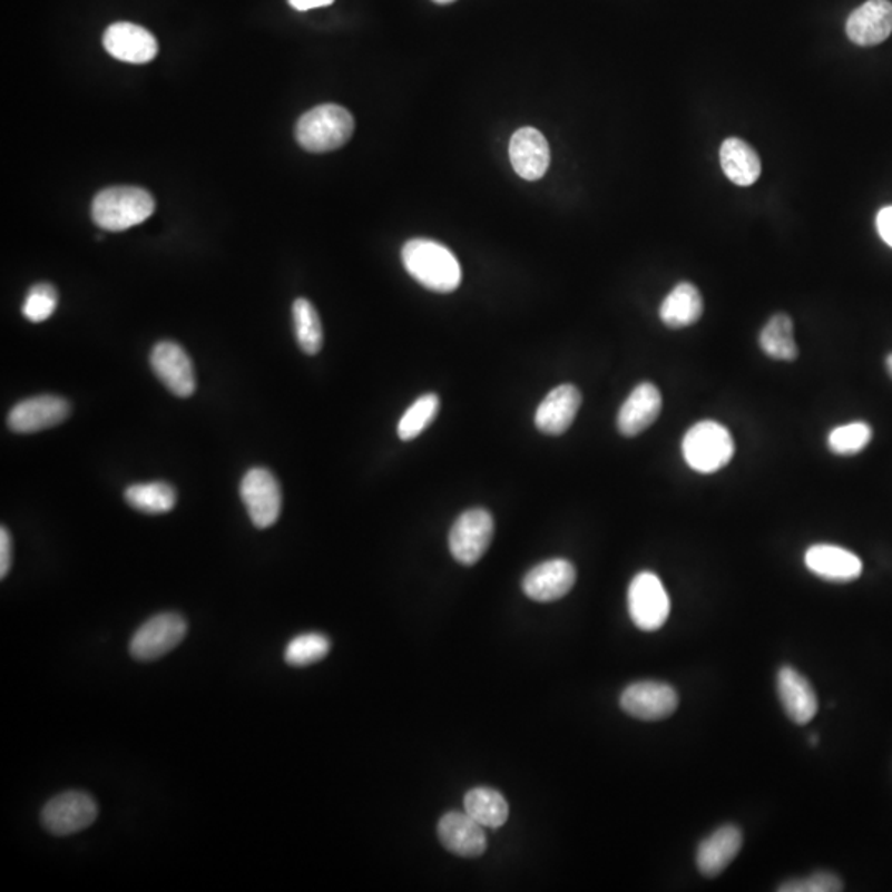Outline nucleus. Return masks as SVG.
Instances as JSON below:
<instances>
[{
  "label": "nucleus",
  "mask_w": 892,
  "mask_h": 892,
  "mask_svg": "<svg viewBox=\"0 0 892 892\" xmlns=\"http://www.w3.org/2000/svg\"><path fill=\"white\" fill-rule=\"evenodd\" d=\"M886 364H888V371H890V374L892 375V354L888 355Z\"/></svg>",
  "instance_id": "37"
},
{
  "label": "nucleus",
  "mask_w": 892,
  "mask_h": 892,
  "mask_svg": "<svg viewBox=\"0 0 892 892\" xmlns=\"http://www.w3.org/2000/svg\"><path fill=\"white\" fill-rule=\"evenodd\" d=\"M663 399L658 388L651 382L637 385L627 396L617 416V427L621 435L637 437L658 419L661 413Z\"/></svg>",
  "instance_id": "20"
},
{
  "label": "nucleus",
  "mask_w": 892,
  "mask_h": 892,
  "mask_svg": "<svg viewBox=\"0 0 892 892\" xmlns=\"http://www.w3.org/2000/svg\"><path fill=\"white\" fill-rule=\"evenodd\" d=\"M678 704L676 689L659 682L634 683L620 696L621 709L640 721L666 719L675 714Z\"/></svg>",
  "instance_id": "10"
},
{
  "label": "nucleus",
  "mask_w": 892,
  "mask_h": 892,
  "mask_svg": "<svg viewBox=\"0 0 892 892\" xmlns=\"http://www.w3.org/2000/svg\"><path fill=\"white\" fill-rule=\"evenodd\" d=\"M672 610L668 592L658 576L640 572L628 587V611L641 631H656L666 624Z\"/></svg>",
  "instance_id": "6"
},
{
  "label": "nucleus",
  "mask_w": 892,
  "mask_h": 892,
  "mask_svg": "<svg viewBox=\"0 0 892 892\" xmlns=\"http://www.w3.org/2000/svg\"><path fill=\"white\" fill-rule=\"evenodd\" d=\"M484 826L467 812H450L439 823V839L450 853L461 857H478L487 851Z\"/></svg>",
  "instance_id": "19"
},
{
  "label": "nucleus",
  "mask_w": 892,
  "mask_h": 892,
  "mask_svg": "<svg viewBox=\"0 0 892 892\" xmlns=\"http://www.w3.org/2000/svg\"><path fill=\"white\" fill-rule=\"evenodd\" d=\"M873 440V430L868 423L853 422L832 430L829 435V448L840 457L860 453Z\"/></svg>",
  "instance_id": "31"
},
{
  "label": "nucleus",
  "mask_w": 892,
  "mask_h": 892,
  "mask_svg": "<svg viewBox=\"0 0 892 892\" xmlns=\"http://www.w3.org/2000/svg\"><path fill=\"white\" fill-rule=\"evenodd\" d=\"M810 572L829 582H853L863 574V562L856 553L833 545H816L805 552Z\"/></svg>",
  "instance_id": "18"
},
{
  "label": "nucleus",
  "mask_w": 892,
  "mask_h": 892,
  "mask_svg": "<svg viewBox=\"0 0 892 892\" xmlns=\"http://www.w3.org/2000/svg\"><path fill=\"white\" fill-rule=\"evenodd\" d=\"M186 635L187 621L180 615H156L136 631L129 644V651L138 661H154L173 651Z\"/></svg>",
  "instance_id": "9"
},
{
  "label": "nucleus",
  "mask_w": 892,
  "mask_h": 892,
  "mask_svg": "<svg viewBox=\"0 0 892 892\" xmlns=\"http://www.w3.org/2000/svg\"><path fill=\"white\" fill-rule=\"evenodd\" d=\"M876 227L880 237L892 248V205L881 208L876 217Z\"/></svg>",
  "instance_id": "35"
},
{
  "label": "nucleus",
  "mask_w": 892,
  "mask_h": 892,
  "mask_svg": "<svg viewBox=\"0 0 892 892\" xmlns=\"http://www.w3.org/2000/svg\"><path fill=\"white\" fill-rule=\"evenodd\" d=\"M440 409V399L437 394H425L416 399L400 419L396 433L403 442L416 439L430 423L435 420Z\"/></svg>",
  "instance_id": "29"
},
{
  "label": "nucleus",
  "mask_w": 892,
  "mask_h": 892,
  "mask_svg": "<svg viewBox=\"0 0 892 892\" xmlns=\"http://www.w3.org/2000/svg\"><path fill=\"white\" fill-rule=\"evenodd\" d=\"M493 536L494 519L491 512L483 508L468 509L451 526L448 538L451 556L461 566H474L487 553Z\"/></svg>",
  "instance_id": "5"
},
{
  "label": "nucleus",
  "mask_w": 892,
  "mask_h": 892,
  "mask_svg": "<svg viewBox=\"0 0 892 892\" xmlns=\"http://www.w3.org/2000/svg\"><path fill=\"white\" fill-rule=\"evenodd\" d=\"M12 567V538L7 528L0 529V577H6Z\"/></svg>",
  "instance_id": "34"
},
{
  "label": "nucleus",
  "mask_w": 892,
  "mask_h": 892,
  "mask_svg": "<svg viewBox=\"0 0 892 892\" xmlns=\"http://www.w3.org/2000/svg\"><path fill=\"white\" fill-rule=\"evenodd\" d=\"M777 692L788 719L805 726L819 710V697L805 676L792 666H784L777 675Z\"/></svg>",
  "instance_id": "21"
},
{
  "label": "nucleus",
  "mask_w": 892,
  "mask_h": 892,
  "mask_svg": "<svg viewBox=\"0 0 892 892\" xmlns=\"http://www.w3.org/2000/svg\"><path fill=\"white\" fill-rule=\"evenodd\" d=\"M509 159L522 179H542L550 164L549 143L536 128L518 129L509 143Z\"/></svg>",
  "instance_id": "16"
},
{
  "label": "nucleus",
  "mask_w": 892,
  "mask_h": 892,
  "mask_svg": "<svg viewBox=\"0 0 892 892\" xmlns=\"http://www.w3.org/2000/svg\"><path fill=\"white\" fill-rule=\"evenodd\" d=\"M433 2H437V3H450V2H453V0H433Z\"/></svg>",
  "instance_id": "39"
},
{
  "label": "nucleus",
  "mask_w": 892,
  "mask_h": 892,
  "mask_svg": "<svg viewBox=\"0 0 892 892\" xmlns=\"http://www.w3.org/2000/svg\"><path fill=\"white\" fill-rule=\"evenodd\" d=\"M721 166L731 183L741 187L757 183L762 173L761 157L744 139L729 138L721 146Z\"/></svg>",
  "instance_id": "23"
},
{
  "label": "nucleus",
  "mask_w": 892,
  "mask_h": 892,
  "mask_svg": "<svg viewBox=\"0 0 892 892\" xmlns=\"http://www.w3.org/2000/svg\"><path fill=\"white\" fill-rule=\"evenodd\" d=\"M354 133V118L340 105H321L304 112L296 122V141L310 153L343 148Z\"/></svg>",
  "instance_id": "3"
},
{
  "label": "nucleus",
  "mask_w": 892,
  "mask_h": 892,
  "mask_svg": "<svg viewBox=\"0 0 892 892\" xmlns=\"http://www.w3.org/2000/svg\"><path fill=\"white\" fill-rule=\"evenodd\" d=\"M810 743H812V745H816V743H819V736H816V734H812V736H810Z\"/></svg>",
  "instance_id": "38"
},
{
  "label": "nucleus",
  "mask_w": 892,
  "mask_h": 892,
  "mask_svg": "<svg viewBox=\"0 0 892 892\" xmlns=\"http://www.w3.org/2000/svg\"><path fill=\"white\" fill-rule=\"evenodd\" d=\"M71 405L58 395L22 400L9 413V427L16 433H37L60 425L70 415Z\"/></svg>",
  "instance_id": "11"
},
{
  "label": "nucleus",
  "mask_w": 892,
  "mask_h": 892,
  "mask_svg": "<svg viewBox=\"0 0 892 892\" xmlns=\"http://www.w3.org/2000/svg\"><path fill=\"white\" fill-rule=\"evenodd\" d=\"M331 649V641L321 634L297 635L286 646L285 659L288 665L310 666L326 658Z\"/></svg>",
  "instance_id": "30"
},
{
  "label": "nucleus",
  "mask_w": 892,
  "mask_h": 892,
  "mask_svg": "<svg viewBox=\"0 0 892 892\" xmlns=\"http://www.w3.org/2000/svg\"><path fill=\"white\" fill-rule=\"evenodd\" d=\"M682 450L692 470L710 474L731 463L736 447L726 427L714 420H704L686 432Z\"/></svg>",
  "instance_id": "4"
},
{
  "label": "nucleus",
  "mask_w": 892,
  "mask_h": 892,
  "mask_svg": "<svg viewBox=\"0 0 892 892\" xmlns=\"http://www.w3.org/2000/svg\"><path fill=\"white\" fill-rule=\"evenodd\" d=\"M402 263L409 275L430 292L451 293L460 286V262L439 242L425 238L406 242Z\"/></svg>",
  "instance_id": "1"
},
{
  "label": "nucleus",
  "mask_w": 892,
  "mask_h": 892,
  "mask_svg": "<svg viewBox=\"0 0 892 892\" xmlns=\"http://www.w3.org/2000/svg\"><path fill=\"white\" fill-rule=\"evenodd\" d=\"M758 344H761L762 351L775 361H795L798 357V346L793 340L791 316L785 313L774 314L761 331Z\"/></svg>",
  "instance_id": "26"
},
{
  "label": "nucleus",
  "mask_w": 892,
  "mask_h": 892,
  "mask_svg": "<svg viewBox=\"0 0 892 892\" xmlns=\"http://www.w3.org/2000/svg\"><path fill=\"white\" fill-rule=\"evenodd\" d=\"M125 499L136 511L145 514H164L176 506L177 493L169 483L154 481V483L131 484L125 491Z\"/></svg>",
  "instance_id": "27"
},
{
  "label": "nucleus",
  "mask_w": 892,
  "mask_h": 892,
  "mask_svg": "<svg viewBox=\"0 0 892 892\" xmlns=\"http://www.w3.org/2000/svg\"><path fill=\"white\" fill-rule=\"evenodd\" d=\"M582 405V394L572 384L553 389L536 410V427L545 435H562L572 425Z\"/></svg>",
  "instance_id": "17"
},
{
  "label": "nucleus",
  "mask_w": 892,
  "mask_h": 892,
  "mask_svg": "<svg viewBox=\"0 0 892 892\" xmlns=\"http://www.w3.org/2000/svg\"><path fill=\"white\" fill-rule=\"evenodd\" d=\"M150 365L160 382L177 396L196 392V371L189 354L179 344L163 341L150 352Z\"/></svg>",
  "instance_id": "12"
},
{
  "label": "nucleus",
  "mask_w": 892,
  "mask_h": 892,
  "mask_svg": "<svg viewBox=\"0 0 892 892\" xmlns=\"http://www.w3.org/2000/svg\"><path fill=\"white\" fill-rule=\"evenodd\" d=\"M241 496L255 528L266 529L278 521L283 494L272 471L266 468L249 470L242 480Z\"/></svg>",
  "instance_id": "7"
},
{
  "label": "nucleus",
  "mask_w": 892,
  "mask_h": 892,
  "mask_svg": "<svg viewBox=\"0 0 892 892\" xmlns=\"http://www.w3.org/2000/svg\"><path fill=\"white\" fill-rule=\"evenodd\" d=\"M892 33V3L890 0H868L851 12L846 20V36L860 47H874L890 39Z\"/></svg>",
  "instance_id": "15"
},
{
  "label": "nucleus",
  "mask_w": 892,
  "mask_h": 892,
  "mask_svg": "<svg viewBox=\"0 0 892 892\" xmlns=\"http://www.w3.org/2000/svg\"><path fill=\"white\" fill-rule=\"evenodd\" d=\"M58 293L50 283L32 286L23 301L22 313L32 323H43L57 310Z\"/></svg>",
  "instance_id": "32"
},
{
  "label": "nucleus",
  "mask_w": 892,
  "mask_h": 892,
  "mask_svg": "<svg viewBox=\"0 0 892 892\" xmlns=\"http://www.w3.org/2000/svg\"><path fill=\"white\" fill-rule=\"evenodd\" d=\"M577 570L572 562L566 559H550L539 566L532 567L525 579L522 590L531 600L556 601L566 597L576 586Z\"/></svg>",
  "instance_id": "14"
},
{
  "label": "nucleus",
  "mask_w": 892,
  "mask_h": 892,
  "mask_svg": "<svg viewBox=\"0 0 892 892\" xmlns=\"http://www.w3.org/2000/svg\"><path fill=\"white\" fill-rule=\"evenodd\" d=\"M156 204L148 190L119 186L101 190L91 205V217L106 232H125L148 220Z\"/></svg>",
  "instance_id": "2"
},
{
  "label": "nucleus",
  "mask_w": 892,
  "mask_h": 892,
  "mask_svg": "<svg viewBox=\"0 0 892 892\" xmlns=\"http://www.w3.org/2000/svg\"><path fill=\"white\" fill-rule=\"evenodd\" d=\"M704 303L699 290L693 283H679L659 307V317L672 330L693 326L703 316Z\"/></svg>",
  "instance_id": "24"
},
{
  "label": "nucleus",
  "mask_w": 892,
  "mask_h": 892,
  "mask_svg": "<svg viewBox=\"0 0 892 892\" xmlns=\"http://www.w3.org/2000/svg\"><path fill=\"white\" fill-rule=\"evenodd\" d=\"M98 819V805L88 793L65 792L42 810V823L51 835L68 836L87 830Z\"/></svg>",
  "instance_id": "8"
},
{
  "label": "nucleus",
  "mask_w": 892,
  "mask_h": 892,
  "mask_svg": "<svg viewBox=\"0 0 892 892\" xmlns=\"http://www.w3.org/2000/svg\"><path fill=\"white\" fill-rule=\"evenodd\" d=\"M781 892H840L843 891V881L830 871H819L800 880L787 881L777 888Z\"/></svg>",
  "instance_id": "33"
},
{
  "label": "nucleus",
  "mask_w": 892,
  "mask_h": 892,
  "mask_svg": "<svg viewBox=\"0 0 892 892\" xmlns=\"http://www.w3.org/2000/svg\"><path fill=\"white\" fill-rule=\"evenodd\" d=\"M464 812L484 829H499L509 816V805L493 788L478 787L464 796Z\"/></svg>",
  "instance_id": "25"
},
{
  "label": "nucleus",
  "mask_w": 892,
  "mask_h": 892,
  "mask_svg": "<svg viewBox=\"0 0 892 892\" xmlns=\"http://www.w3.org/2000/svg\"><path fill=\"white\" fill-rule=\"evenodd\" d=\"M288 2L293 9L306 12V10L317 9V7L331 6L334 0H288Z\"/></svg>",
  "instance_id": "36"
},
{
  "label": "nucleus",
  "mask_w": 892,
  "mask_h": 892,
  "mask_svg": "<svg viewBox=\"0 0 892 892\" xmlns=\"http://www.w3.org/2000/svg\"><path fill=\"white\" fill-rule=\"evenodd\" d=\"M293 324L300 347L306 354H317L324 343L323 324L316 307L304 297H297L293 303Z\"/></svg>",
  "instance_id": "28"
},
{
  "label": "nucleus",
  "mask_w": 892,
  "mask_h": 892,
  "mask_svg": "<svg viewBox=\"0 0 892 892\" xmlns=\"http://www.w3.org/2000/svg\"><path fill=\"white\" fill-rule=\"evenodd\" d=\"M102 46L116 60L135 65L149 63L159 51L156 37L145 27L131 22L109 26L102 36Z\"/></svg>",
  "instance_id": "13"
},
{
  "label": "nucleus",
  "mask_w": 892,
  "mask_h": 892,
  "mask_svg": "<svg viewBox=\"0 0 892 892\" xmlns=\"http://www.w3.org/2000/svg\"><path fill=\"white\" fill-rule=\"evenodd\" d=\"M743 847V833L737 826L724 825L697 846L696 866L706 878H716L736 860Z\"/></svg>",
  "instance_id": "22"
}]
</instances>
